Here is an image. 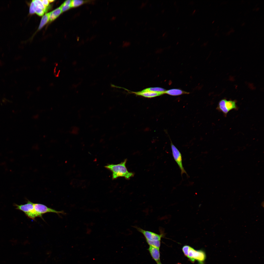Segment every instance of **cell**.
I'll return each mask as SVG.
<instances>
[{"label": "cell", "instance_id": "1", "mask_svg": "<svg viewBox=\"0 0 264 264\" xmlns=\"http://www.w3.org/2000/svg\"><path fill=\"white\" fill-rule=\"evenodd\" d=\"M124 24L122 15L120 13L97 25L98 41L102 43L107 41L115 34Z\"/></svg>", "mask_w": 264, "mask_h": 264}, {"label": "cell", "instance_id": "2", "mask_svg": "<svg viewBox=\"0 0 264 264\" xmlns=\"http://www.w3.org/2000/svg\"><path fill=\"white\" fill-rule=\"evenodd\" d=\"M97 26L93 27L85 34L77 55L80 59L87 53L98 42Z\"/></svg>", "mask_w": 264, "mask_h": 264}, {"label": "cell", "instance_id": "3", "mask_svg": "<svg viewBox=\"0 0 264 264\" xmlns=\"http://www.w3.org/2000/svg\"><path fill=\"white\" fill-rule=\"evenodd\" d=\"M176 1L165 0H143L142 15L151 14L157 12L173 5Z\"/></svg>", "mask_w": 264, "mask_h": 264}, {"label": "cell", "instance_id": "4", "mask_svg": "<svg viewBox=\"0 0 264 264\" xmlns=\"http://www.w3.org/2000/svg\"><path fill=\"white\" fill-rule=\"evenodd\" d=\"M66 2L72 13L83 18L89 24L91 22L93 15L87 10L82 0H70Z\"/></svg>", "mask_w": 264, "mask_h": 264}, {"label": "cell", "instance_id": "5", "mask_svg": "<svg viewBox=\"0 0 264 264\" xmlns=\"http://www.w3.org/2000/svg\"><path fill=\"white\" fill-rule=\"evenodd\" d=\"M71 12L66 2L62 5L59 18V25L61 28L67 27L70 25Z\"/></svg>", "mask_w": 264, "mask_h": 264}, {"label": "cell", "instance_id": "6", "mask_svg": "<svg viewBox=\"0 0 264 264\" xmlns=\"http://www.w3.org/2000/svg\"><path fill=\"white\" fill-rule=\"evenodd\" d=\"M124 24L129 23L142 16V12L128 5L120 13Z\"/></svg>", "mask_w": 264, "mask_h": 264}, {"label": "cell", "instance_id": "7", "mask_svg": "<svg viewBox=\"0 0 264 264\" xmlns=\"http://www.w3.org/2000/svg\"><path fill=\"white\" fill-rule=\"evenodd\" d=\"M89 23L83 18L71 12L70 25L79 32L85 31Z\"/></svg>", "mask_w": 264, "mask_h": 264}, {"label": "cell", "instance_id": "8", "mask_svg": "<svg viewBox=\"0 0 264 264\" xmlns=\"http://www.w3.org/2000/svg\"><path fill=\"white\" fill-rule=\"evenodd\" d=\"M87 10L91 14L95 12L98 7L97 0H82Z\"/></svg>", "mask_w": 264, "mask_h": 264}, {"label": "cell", "instance_id": "9", "mask_svg": "<svg viewBox=\"0 0 264 264\" xmlns=\"http://www.w3.org/2000/svg\"><path fill=\"white\" fill-rule=\"evenodd\" d=\"M108 1H109L108 0H97V2L98 5L99 4H103L106 3Z\"/></svg>", "mask_w": 264, "mask_h": 264}]
</instances>
